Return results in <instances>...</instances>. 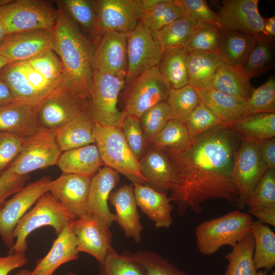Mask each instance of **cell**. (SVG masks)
<instances>
[{
    "mask_svg": "<svg viewBox=\"0 0 275 275\" xmlns=\"http://www.w3.org/2000/svg\"><path fill=\"white\" fill-rule=\"evenodd\" d=\"M240 140L229 128L219 126L201 134L182 150L160 149L174 171L169 199L177 204L179 215L187 210L201 213V204L210 199L237 205L232 171Z\"/></svg>",
    "mask_w": 275,
    "mask_h": 275,
    "instance_id": "obj_1",
    "label": "cell"
},
{
    "mask_svg": "<svg viewBox=\"0 0 275 275\" xmlns=\"http://www.w3.org/2000/svg\"><path fill=\"white\" fill-rule=\"evenodd\" d=\"M54 28L52 50L63 67L64 81L76 93L90 101L93 69V44L60 8Z\"/></svg>",
    "mask_w": 275,
    "mask_h": 275,
    "instance_id": "obj_2",
    "label": "cell"
},
{
    "mask_svg": "<svg viewBox=\"0 0 275 275\" xmlns=\"http://www.w3.org/2000/svg\"><path fill=\"white\" fill-rule=\"evenodd\" d=\"M253 222L249 213L239 210L203 221L195 229L198 251L202 255L210 256L223 246L233 247L251 234Z\"/></svg>",
    "mask_w": 275,
    "mask_h": 275,
    "instance_id": "obj_3",
    "label": "cell"
},
{
    "mask_svg": "<svg viewBox=\"0 0 275 275\" xmlns=\"http://www.w3.org/2000/svg\"><path fill=\"white\" fill-rule=\"evenodd\" d=\"M76 217L49 191L43 195L20 219L13 233L14 245L8 254L25 253L27 238L35 230L51 227L58 235Z\"/></svg>",
    "mask_w": 275,
    "mask_h": 275,
    "instance_id": "obj_4",
    "label": "cell"
},
{
    "mask_svg": "<svg viewBox=\"0 0 275 275\" xmlns=\"http://www.w3.org/2000/svg\"><path fill=\"white\" fill-rule=\"evenodd\" d=\"M94 138L104 166L123 174L132 184L147 185L139 160L127 145L120 127L96 122Z\"/></svg>",
    "mask_w": 275,
    "mask_h": 275,
    "instance_id": "obj_5",
    "label": "cell"
},
{
    "mask_svg": "<svg viewBox=\"0 0 275 275\" xmlns=\"http://www.w3.org/2000/svg\"><path fill=\"white\" fill-rule=\"evenodd\" d=\"M59 10L43 0L10 1L0 6V19L7 34L32 30H51Z\"/></svg>",
    "mask_w": 275,
    "mask_h": 275,
    "instance_id": "obj_6",
    "label": "cell"
},
{
    "mask_svg": "<svg viewBox=\"0 0 275 275\" xmlns=\"http://www.w3.org/2000/svg\"><path fill=\"white\" fill-rule=\"evenodd\" d=\"M125 79L93 70L89 112L96 123L121 127L127 115L117 107L119 94L125 86Z\"/></svg>",
    "mask_w": 275,
    "mask_h": 275,
    "instance_id": "obj_7",
    "label": "cell"
},
{
    "mask_svg": "<svg viewBox=\"0 0 275 275\" xmlns=\"http://www.w3.org/2000/svg\"><path fill=\"white\" fill-rule=\"evenodd\" d=\"M89 111V101L64 81L39 105L38 120L41 129L51 132Z\"/></svg>",
    "mask_w": 275,
    "mask_h": 275,
    "instance_id": "obj_8",
    "label": "cell"
},
{
    "mask_svg": "<svg viewBox=\"0 0 275 275\" xmlns=\"http://www.w3.org/2000/svg\"><path fill=\"white\" fill-rule=\"evenodd\" d=\"M126 86L123 111L139 118L150 108L166 101L171 89L158 67L143 72Z\"/></svg>",
    "mask_w": 275,
    "mask_h": 275,
    "instance_id": "obj_9",
    "label": "cell"
},
{
    "mask_svg": "<svg viewBox=\"0 0 275 275\" xmlns=\"http://www.w3.org/2000/svg\"><path fill=\"white\" fill-rule=\"evenodd\" d=\"M61 153L53 132L41 129L25 139L20 152L5 171L18 176L29 175L34 171L57 164Z\"/></svg>",
    "mask_w": 275,
    "mask_h": 275,
    "instance_id": "obj_10",
    "label": "cell"
},
{
    "mask_svg": "<svg viewBox=\"0 0 275 275\" xmlns=\"http://www.w3.org/2000/svg\"><path fill=\"white\" fill-rule=\"evenodd\" d=\"M52 181L46 176L24 185L0 208V236L9 250L15 242L13 233L18 223L39 199L49 191Z\"/></svg>",
    "mask_w": 275,
    "mask_h": 275,
    "instance_id": "obj_11",
    "label": "cell"
},
{
    "mask_svg": "<svg viewBox=\"0 0 275 275\" xmlns=\"http://www.w3.org/2000/svg\"><path fill=\"white\" fill-rule=\"evenodd\" d=\"M267 170L257 144L241 140L232 171L233 181L238 193L237 206L239 209L245 207L246 201Z\"/></svg>",
    "mask_w": 275,
    "mask_h": 275,
    "instance_id": "obj_12",
    "label": "cell"
},
{
    "mask_svg": "<svg viewBox=\"0 0 275 275\" xmlns=\"http://www.w3.org/2000/svg\"><path fill=\"white\" fill-rule=\"evenodd\" d=\"M126 34L128 63L125 85L143 72L158 67L163 53L152 32L140 22Z\"/></svg>",
    "mask_w": 275,
    "mask_h": 275,
    "instance_id": "obj_13",
    "label": "cell"
},
{
    "mask_svg": "<svg viewBox=\"0 0 275 275\" xmlns=\"http://www.w3.org/2000/svg\"><path fill=\"white\" fill-rule=\"evenodd\" d=\"M79 252L94 257L101 263L115 250L112 245V234L100 218L89 213L75 218L72 223Z\"/></svg>",
    "mask_w": 275,
    "mask_h": 275,
    "instance_id": "obj_14",
    "label": "cell"
},
{
    "mask_svg": "<svg viewBox=\"0 0 275 275\" xmlns=\"http://www.w3.org/2000/svg\"><path fill=\"white\" fill-rule=\"evenodd\" d=\"M94 3L96 35L108 31L127 34L139 23L140 0H98Z\"/></svg>",
    "mask_w": 275,
    "mask_h": 275,
    "instance_id": "obj_15",
    "label": "cell"
},
{
    "mask_svg": "<svg viewBox=\"0 0 275 275\" xmlns=\"http://www.w3.org/2000/svg\"><path fill=\"white\" fill-rule=\"evenodd\" d=\"M101 36L94 48L93 69L125 78L128 63L127 34L108 31Z\"/></svg>",
    "mask_w": 275,
    "mask_h": 275,
    "instance_id": "obj_16",
    "label": "cell"
},
{
    "mask_svg": "<svg viewBox=\"0 0 275 275\" xmlns=\"http://www.w3.org/2000/svg\"><path fill=\"white\" fill-rule=\"evenodd\" d=\"M53 29L7 34L0 43V54L13 62H23L52 49Z\"/></svg>",
    "mask_w": 275,
    "mask_h": 275,
    "instance_id": "obj_17",
    "label": "cell"
},
{
    "mask_svg": "<svg viewBox=\"0 0 275 275\" xmlns=\"http://www.w3.org/2000/svg\"><path fill=\"white\" fill-rule=\"evenodd\" d=\"M258 0H224L216 12L224 30L239 31L256 38L265 34Z\"/></svg>",
    "mask_w": 275,
    "mask_h": 275,
    "instance_id": "obj_18",
    "label": "cell"
},
{
    "mask_svg": "<svg viewBox=\"0 0 275 275\" xmlns=\"http://www.w3.org/2000/svg\"><path fill=\"white\" fill-rule=\"evenodd\" d=\"M91 177L63 174L52 181L49 192L76 218L89 213L88 199Z\"/></svg>",
    "mask_w": 275,
    "mask_h": 275,
    "instance_id": "obj_19",
    "label": "cell"
},
{
    "mask_svg": "<svg viewBox=\"0 0 275 275\" xmlns=\"http://www.w3.org/2000/svg\"><path fill=\"white\" fill-rule=\"evenodd\" d=\"M39 106L18 101L0 105V133L27 138L39 131Z\"/></svg>",
    "mask_w": 275,
    "mask_h": 275,
    "instance_id": "obj_20",
    "label": "cell"
},
{
    "mask_svg": "<svg viewBox=\"0 0 275 275\" xmlns=\"http://www.w3.org/2000/svg\"><path fill=\"white\" fill-rule=\"evenodd\" d=\"M120 179L119 173L104 166L91 178L88 207L89 213L100 218L108 227L116 222V215L108 206L109 196Z\"/></svg>",
    "mask_w": 275,
    "mask_h": 275,
    "instance_id": "obj_21",
    "label": "cell"
},
{
    "mask_svg": "<svg viewBox=\"0 0 275 275\" xmlns=\"http://www.w3.org/2000/svg\"><path fill=\"white\" fill-rule=\"evenodd\" d=\"M108 201L115 208L116 222L125 236L132 239L136 243L140 242L143 226L137 209L133 184H125L112 191Z\"/></svg>",
    "mask_w": 275,
    "mask_h": 275,
    "instance_id": "obj_22",
    "label": "cell"
},
{
    "mask_svg": "<svg viewBox=\"0 0 275 275\" xmlns=\"http://www.w3.org/2000/svg\"><path fill=\"white\" fill-rule=\"evenodd\" d=\"M133 185L136 204L141 211L156 228H169L173 221V207L167 193L158 191L147 184Z\"/></svg>",
    "mask_w": 275,
    "mask_h": 275,
    "instance_id": "obj_23",
    "label": "cell"
},
{
    "mask_svg": "<svg viewBox=\"0 0 275 275\" xmlns=\"http://www.w3.org/2000/svg\"><path fill=\"white\" fill-rule=\"evenodd\" d=\"M72 223L58 235L48 253L37 261L32 271L33 275H52L63 264L78 259L79 252Z\"/></svg>",
    "mask_w": 275,
    "mask_h": 275,
    "instance_id": "obj_24",
    "label": "cell"
},
{
    "mask_svg": "<svg viewBox=\"0 0 275 275\" xmlns=\"http://www.w3.org/2000/svg\"><path fill=\"white\" fill-rule=\"evenodd\" d=\"M139 163L148 185L161 193L171 191L174 179V171L161 149L149 148Z\"/></svg>",
    "mask_w": 275,
    "mask_h": 275,
    "instance_id": "obj_25",
    "label": "cell"
},
{
    "mask_svg": "<svg viewBox=\"0 0 275 275\" xmlns=\"http://www.w3.org/2000/svg\"><path fill=\"white\" fill-rule=\"evenodd\" d=\"M96 122L90 112H85L53 131L62 152L95 143Z\"/></svg>",
    "mask_w": 275,
    "mask_h": 275,
    "instance_id": "obj_26",
    "label": "cell"
},
{
    "mask_svg": "<svg viewBox=\"0 0 275 275\" xmlns=\"http://www.w3.org/2000/svg\"><path fill=\"white\" fill-rule=\"evenodd\" d=\"M200 101L226 126L245 116V101L212 88H196Z\"/></svg>",
    "mask_w": 275,
    "mask_h": 275,
    "instance_id": "obj_27",
    "label": "cell"
},
{
    "mask_svg": "<svg viewBox=\"0 0 275 275\" xmlns=\"http://www.w3.org/2000/svg\"><path fill=\"white\" fill-rule=\"evenodd\" d=\"M57 165L63 174L92 177L104 164L94 143L62 152Z\"/></svg>",
    "mask_w": 275,
    "mask_h": 275,
    "instance_id": "obj_28",
    "label": "cell"
},
{
    "mask_svg": "<svg viewBox=\"0 0 275 275\" xmlns=\"http://www.w3.org/2000/svg\"><path fill=\"white\" fill-rule=\"evenodd\" d=\"M140 21L151 32L157 31L183 16L180 0H140Z\"/></svg>",
    "mask_w": 275,
    "mask_h": 275,
    "instance_id": "obj_29",
    "label": "cell"
},
{
    "mask_svg": "<svg viewBox=\"0 0 275 275\" xmlns=\"http://www.w3.org/2000/svg\"><path fill=\"white\" fill-rule=\"evenodd\" d=\"M186 61L189 84L199 89L210 87L217 70L224 63L218 52L201 51H187Z\"/></svg>",
    "mask_w": 275,
    "mask_h": 275,
    "instance_id": "obj_30",
    "label": "cell"
},
{
    "mask_svg": "<svg viewBox=\"0 0 275 275\" xmlns=\"http://www.w3.org/2000/svg\"><path fill=\"white\" fill-rule=\"evenodd\" d=\"M255 42L256 37L252 35L223 29L218 53L224 63L242 68Z\"/></svg>",
    "mask_w": 275,
    "mask_h": 275,
    "instance_id": "obj_31",
    "label": "cell"
},
{
    "mask_svg": "<svg viewBox=\"0 0 275 275\" xmlns=\"http://www.w3.org/2000/svg\"><path fill=\"white\" fill-rule=\"evenodd\" d=\"M241 140L255 143L274 138L275 113H258L245 116L227 126Z\"/></svg>",
    "mask_w": 275,
    "mask_h": 275,
    "instance_id": "obj_32",
    "label": "cell"
},
{
    "mask_svg": "<svg viewBox=\"0 0 275 275\" xmlns=\"http://www.w3.org/2000/svg\"><path fill=\"white\" fill-rule=\"evenodd\" d=\"M251 78L242 68L224 63L217 70L210 88L246 101L254 90Z\"/></svg>",
    "mask_w": 275,
    "mask_h": 275,
    "instance_id": "obj_33",
    "label": "cell"
},
{
    "mask_svg": "<svg viewBox=\"0 0 275 275\" xmlns=\"http://www.w3.org/2000/svg\"><path fill=\"white\" fill-rule=\"evenodd\" d=\"M251 234L255 241L253 259L256 269H264L266 272L272 270L275 266L274 232L258 220L253 221Z\"/></svg>",
    "mask_w": 275,
    "mask_h": 275,
    "instance_id": "obj_34",
    "label": "cell"
},
{
    "mask_svg": "<svg viewBox=\"0 0 275 275\" xmlns=\"http://www.w3.org/2000/svg\"><path fill=\"white\" fill-rule=\"evenodd\" d=\"M255 241L251 234L232 247L225 258L228 261L225 275H267L265 270L258 271L253 256Z\"/></svg>",
    "mask_w": 275,
    "mask_h": 275,
    "instance_id": "obj_35",
    "label": "cell"
},
{
    "mask_svg": "<svg viewBox=\"0 0 275 275\" xmlns=\"http://www.w3.org/2000/svg\"><path fill=\"white\" fill-rule=\"evenodd\" d=\"M274 65V38L261 34L256 38L255 44L245 63L243 70L251 77L260 76Z\"/></svg>",
    "mask_w": 275,
    "mask_h": 275,
    "instance_id": "obj_36",
    "label": "cell"
},
{
    "mask_svg": "<svg viewBox=\"0 0 275 275\" xmlns=\"http://www.w3.org/2000/svg\"><path fill=\"white\" fill-rule=\"evenodd\" d=\"M187 52L182 47L163 53L158 68L171 88L179 89L189 85L186 61Z\"/></svg>",
    "mask_w": 275,
    "mask_h": 275,
    "instance_id": "obj_37",
    "label": "cell"
},
{
    "mask_svg": "<svg viewBox=\"0 0 275 275\" xmlns=\"http://www.w3.org/2000/svg\"><path fill=\"white\" fill-rule=\"evenodd\" d=\"M0 76L10 87L16 101L34 105H40L43 101L29 83L20 62L6 65L0 71Z\"/></svg>",
    "mask_w": 275,
    "mask_h": 275,
    "instance_id": "obj_38",
    "label": "cell"
},
{
    "mask_svg": "<svg viewBox=\"0 0 275 275\" xmlns=\"http://www.w3.org/2000/svg\"><path fill=\"white\" fill-rule=\"evenodd\" d=\"M195 30L189 21L182 16L152 33L164 52L184 47Z\"/></svg>",
    "mask_w": 275,
    "mask_h": 275,
    "instance_id": "obj_39",
    "label": "cell"
},
{
    "mask_svg": "<svg viewBox=\"0 0 275 275\" xmlns=\"http://www.w3.org/2000/svg\"><path fill=\"white\" fill-rule=\"evenodd\" d=\"M62 9L77 25L96 35V14L94 1L89 0H61L56 1Z\"/></svg>",
    "mask_w": 275,
    "mask_h": 275,
    "instance_id": "obj_40",
    "label": "cell"
},
{
    "mask_svg": "<svg viewBox=\"0 0 275 275\" xmlns=\"http://www.w3.org/2000/svg\"><path fill=\"white\" fill-rule=\"evenodd\" d=\"M166 102L171 119L184 123L200 100L195 88L188 85L179 89L171 88Z\"/></svg>",
    "mask_w": 275,
    "mask_h": 275,
    "instance_id": "obj_41",
    "label": "cell"
},
{
    "mask_svg": "<svg viewBox=\"0 0 275 275\" xmlns=\"http://www.w3.org/2000/svg\"><path fill=\"white\" fill-rule=\"evenodd\" d=\"M190 142L187 130L183 123L171 119L153 138L149 148H169L180 151Z\"/></svg>",
    "mask_w": 275,
    "mask_h": 275,
    "instance_id": "obj_42",
    "label": "cell"
},
{
    "mask_svg": "<svg viewBox=\"0 0 275 275\" xmlns=\"http://www.w3.org/2000/svg\"><path fill=\"white\" fill-rule=\"evenodd\" d=\"M183 16L195 30L206 27H221L219 17L205 0H180Z\"/></svg>",
    "mask_w": 275,
    "mask_h": 275,
    "instance_id": "obj_43",
    "label": "cell"
},
{
    "mask_svg": "<svg viewBox=\"0 0 275 275\" xmlns=\"http://www.w3.org/2000/svg\"><path fill=\"white\" fill-rule=\"evenodd\" d=\"M129 254L143 267L145 275H188L157 252L140 250Z\"/></svg>",
    "mask_w": 275,
    "mask_h": 275,
    "instance_id": "obj_44",
    "label": "cell"
},
{
    "mask_svg": "<svg viewBox=\"0 0 275 275\" xmlns=\"http://www.w3.org/2000/svg\"><path fill=\"white\" fill-rule=\"evenodd\" d=\"M245 116L258 113H275V79L270 77L245 101Z\"/></svg>",
    "mask_w": 275,
    "mask_h": 275,
    "instance_id": "obj_45",
    "label": "cell"
},
{
    "mask_svg": "<svg viewBox=\"0 0 275 275\" xmlns=\"http://www.w3.org/2000/svg\"><path fill=\"white\" fill-rule=\"evenodd\" d=\"M191 141L204 132L212 128L226 125L203 103L198 104L183 123Z\"/></svg>",
    "mask_w": 275,
    "mask_h": 275,
    "instance_id": "obj_46",
    "label": "cell"
},
{
    "mask_svg": "<svg viewBox=\"0 0 275 275\" xmlns=\"http://www.w3.org/2000/svg\"><path fill=\"white\" fill-rule=\"evenodd\" d=\"M171 119L169 106L166 101L157 104L141 115L140 124L149 148L154 136Z\"/></svg>",
    "mask_w": 275,
    "mask_h": 275,
    "instance_id": "obj_47",
    "label": "cell"
},
{
    "mask_svg": "<svg viewBox=\"0 0 275 275\" xmlns=\"http://www.w3.org/2000/svg\"><path fill=\"white\" fill-rule=\"evenodd\" d=\"M98 275H145L143 267L133 260L129 253L119 254L116 251L98 263Z\"/></svg>",
    "mask_w": 275,
    "mask_h": 275,
    "instance_id": "obj_48",
    "label": "cell"
},
{
    "mask_svg": "<svg viewBox=\"0 0 275 275\" xmlns=\"http://www.w3.org/2000/svg\"><path fill=\"white\" fill-rule=\"evenodd\" d=\"M249 209L275 208V169H267L245 203Z\"/></svg>",
    "mask_w": 275,
    "mask_h": 275,
    "instance_id": "obj_49",
    "label": "cell"
},
{
    "mask_svg": "<svg viewBox=\"0 0 275 275\" xmlns=\"http://www.w3.org/2000/svg\"><path fill=\"white\" fill-rule=\"evenodd\" d=\"M26 62L49 81L60 85L64 81L62 64L52 49L46 50Z\"/></svg>",
    "mask_w": 275,
    "mask_h": 275,
    "instance_id": "obj_50",
    "label": "cell"
},
{
    "mask_svg": "<svg viewBox=\"0 0 275 275\" xmlns=\"http://www.w3.org/2000/svg\"><path fill=\"white\" fill-rule=\"evenodd\" d=\"M223 29L206 27L195 30L184 47L187 51H201L218 53Z\"/></svg>",
    "mask_w": 275,
    "mask_h": 275,
    "instance_id": "obj_51",
    "label": "cell"
},
{
    "mask_svg": "<svg viewBox=\"0 0 275 275\" xmlns=\"http://www.w3.org/2000/svg\"><path fill=\"white\" fill-rule=\"evenodd\" d=\"M120 128L127 145L139 160L149 147L141 128L140 118L127 115Z\"/></svg>",
    "mask_w": 275,
    "mask_h": 275,
    "instance_id": "obj_52",
    "label": "cell"
},
{
    "mask_svg": "<svg viewBox=\"0 0 275 275\" xmlns=\"http://www.w3.org/2000/svg\"><path fill=\"white\" fill-rule=\"evenodd\" d=\"M25 138L0 133V176L17 157Z\"/></svg>",
    "mask_w": 275,
    "mask_h": 275,
    "instance_id": "obj_53",
    "label": "cell"
},
{
    "mask_svg": "<svg viewBox=\"0 0 275 275\" xmlns=\"http://www.w3.org/2000/svg\"><path fill=\"white\" fill-rule=\"evenodd\" d=\"M29 175L18 176L4 171L0 176V208L9 198L26 185Z\"/></svg>",
    "mask_w": 275,
    "mask_h": 275,
    "instance_id": "obj_54",
    "label": "cell"
},
{
    "mask_svg": "<svg viewBox=\"0 0 275 275\" xmlns=\"http://www.w3.org/2000/svg\"><path fill=\"white\" fill-rule=\"evenodd\" d=\"M28 263L25 253L8 254L0 257V275H8L12 270L21 267Z\"/></svg>",
    "mask_w": 275,
    "mask_h": 275,
    "instance_id": "obj_55",
    "label": "cell"
},
{
    "mask_svg": "<svg viewBox=\"0 0 275 275\" xmlns=\"http://www.w3.org/2000/svg\"><path fill=\"white\" fill-rule=\"evenodd\" d=\"M260 155L267 169H275V139L274 138L256 143Z\"/></svg>",
    "mask_w": 275,
    "mask_h": 275,
    "instance_id": "obj_56",
    "label": "cell"
},
{
    "mask_svg": "<svg viewBox=\"0 0 275 275\" xmlns=\"http://www.w3.org/2000/svg\"><path fill=\"white\" fill-rule=\"evenodd\" d=\"M248 213L257 217L263 223L275 226V208H257L249 209Z\"/></svg>",
    "mask_w": 275,
    "mask_h": 275,
    "instance_id": "obj_57",
    "label": "cell"
},
{
    "mask_svg": "<svg viewBox=\"0 0 275 275\" xmlns=\"http://www.w3.org/2000/svg\"><path fill=\"white\" fill-rule=\"evenodd\" d=\"M16 101L10 87L0 76V105Z\"/></svg>",
    "mask_w": 275,
    "mask_h": 275,
    "instance_id": "obj_58",
    "label": "cell"
},
{
    "mask_svg": "<svg viewBox=\"0 0 275 275\" xmlns=\"http://www.w3.org/2000/svg\"><path fill=\"white\" fill-rule=\"evenodd\" d=\"M263 29L267 36L274 38L275 17L274 16L263 18Z\"/></svg>",
    "mask_w": 275,
    "mask_h": 275,
    "instance_id": "obj_59",
    "label": "cell"
},
{
    "mask_svg": "<svg viewBox=\"0 0 275 275\" xmlns=\"http://www.w3.org/2000/svg\"><path fill=\"white\" fill-rule=\"evenodd\" d=\"M7 35V32L5 26L0 19V43Z\"/></svg>",
    "mask_w": 275,
    "mask_h": 275,
    "instance_id": "obj_60",
    "label": "cell"
},
{
    "mask_svg": "<svg viewBox=\"0 0 275 275\" xmlns=\"http://www.w3.org/2000/svg\"><path fill=\"white\" fill-rule=\"evenodd\" d=\"M11 62L0 54V71Z\"/></svg>",
    "mask_w": 275,
    "mask_h": 275,
    "instance_id": "obj_61",
    "label": "cell"
},
{
    "mask_svg": "<svg viewBox=\"0 0 275 275\" xmlns=\"http://www.w3.org/2000/svg\"><path fill=\"white\" fill-rule=\"evenodd\" d=\"M14 275H33L32 271L27 269H20Z\"/></svg>",
    "mask_w": 275,
    "mask_h": 275,
    "instance_id": "obj_62",
    "label": "cell"
},
{
    "mask_svg": "<svg viewBox=\"0 0 275 275\" xmlns=\"http://www.w3.org/2000/svg\"><path fill=\"white\" fill-rule=\"evenodd\" d=\"M65 275H77V274L73 271H69Z\"/></svg>",
    "mask_w": 275,
    "mask_h": 275,
    "instance_id": "obj_63",
    "label": "cell"
},
{
    "mask_svg": "<svg viewBox=\"0 0 275 275\" xmlns=\"http://www.w3.org/2000/svg\"><path fill=\"white\" fill-rule=\"evenodd\" d=\"M270 275H275V271L273 270Z\"/></svg>",
    "mask_w": 275,
    "mask_h": 275,
    "instance_id": "obj_64",
    "label": "cell"
}]
</instances>
